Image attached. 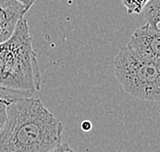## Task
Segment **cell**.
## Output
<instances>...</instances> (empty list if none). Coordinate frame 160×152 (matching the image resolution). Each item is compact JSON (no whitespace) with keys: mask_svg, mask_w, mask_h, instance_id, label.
<instances>
[{"mask_svg":"<svg viewBox=\"0 0 160 152\" xmlns=\"http://www.w3.org/2000/svg\"><path fill=\"white\" fill-rule=\"evenodd\" d=\"M63 122L37 98L12 101L0 131V152H48L63 140Z\"/></svg>","mask_w":160,"mask_h":152,"instance_id":"cell-1","label":"cell"},{"mask_svg":"<svg viewBox=\"0 0 160 152\" xmlns=\"http://www.w3.org/2000/svg\"><path fill=\"white\" fill-rule=\"evenodd\" d=\"M18 1H20L21 3H23V4L26 6L28 9H30L31 6L34 4L35 0H18Z\"/></svg>","mask_w":160,"mask_h":152,"instance_id":"cell-11","label":"cell"},{"mask_svg":"<svg viewBox=\"0 0 160 152\" xmlns=\"http://www.w3.org/2000/svg\"><path fill=\"white\" fill-rule=\"evenodd\" d=\"M48 152H75L68 143H61L60 145H58L56 148H53Z\"/></svg>","mask_w":160,"mask_h":152,"instance_id":"cell-9","label":"cell"},{"mask_svg":"<svg viewBox=\"0 0 160 152\" xmlns=\"http://www.w3.org/2000/svg\"><path fill=\"white\" fill-rule=\"evenodd\" d=\"M123 6L127 10V13H141L144 6L150 1V0H121Z\"/></svg>","mask_w":160,"mask_h":152,"instance_id":"cell-7","label":"cell"},{"mask_svg":"<svg viewBox=\"0 0 160 152\" xmlns=\"http://www.w3.org/2000/svg\"><path fill=\"white\" fill-rule=\"evenodd\" d=\"M29 9L18 0H0V44L12 37Z\"/></svg>","mask_w":160,"mask_h":152,"instance_id":"cell-5","label":"cell"},{"mask_svg":"<svg viewBox=\"0 0 160 152\" xmlns=\"http://www.w3.org/2000/svg\"><path fill=\"white\" fill-rule=\"evenodd\" d=\"M114 72L125 93L138 99L159 102L160 65L132 53L127 46L115 57Z\"/></svg>","mask_w":160,"mask_h":152,"instance_id":"cell-3","label":"cell"},{"mask_svg":"<svg viewBox=\"0 0 160 152\" xmlns=\"http://www.w3.org/2000/svg\"><path fill=\"white\" fill-rule=\"evenodd\" d=\"M81 129L84 132H89L92 129V124L89 120H84L81 124Z\"/></svg>","mask_w":160,"mask_h":152,"instance_id":"cell-10","label":"cell"},{"mask_svg":"<svg viewBox=\"0 0 160 152\" xmlns=\"http://www.w3.org/2000/svg\"><path fill=\"white\" fill-rule=\"evenodd\" d=\"M128 48L132 53L141 58L147 59L152 62L159 63L160 61V31L159 28L146 24L138 28L133 32Z\"/></svg>","mask_w":160,"mask_h":152,"instance_id":"cell-4","label":"cell"},{"mask_svg":"<svg viewBox=\"0 0 160 152\" xmlns=\"http://www.w3.org/2000/svg\"><path fill=\"white\" fill-rule=\"evenodd\" d=\"M142 12H144V17L146 19L147 23L153 27L159 28V22H160V8H159V0H150Z\"/></svg>","mask_w":160,"mask_h":152,"instance_id":"cell-6","label":"cell"},{"mask_svg":"<svg viewBox=\"0 0 160 152\" xmlns=\"http://www.w3.org/2000/svg\"><path fill=\"white\" fill-rule=\"evenodd\" d=\"M41 71L32 45L27 20L0 44V97L7 101L31 98L40 89Z\"/></svg>","mask_w":160,"mask_h":152,"instance_id":"cell-2","label":"cell"},{"mask_svg":"<svg viewBox=\"0 0 160 152\" xmlns=\"http://www.w3.org/2000/svg\"><path fill=\"white\" fill-rule=\"evenodd\" d=\"M10 103V101H7L0 97V131L4 125L7 117V106Z\"/></svg>","mask_w":160,"mask_h":152,"instance_id":"cell-8","label":"cell"}]
</instances>
